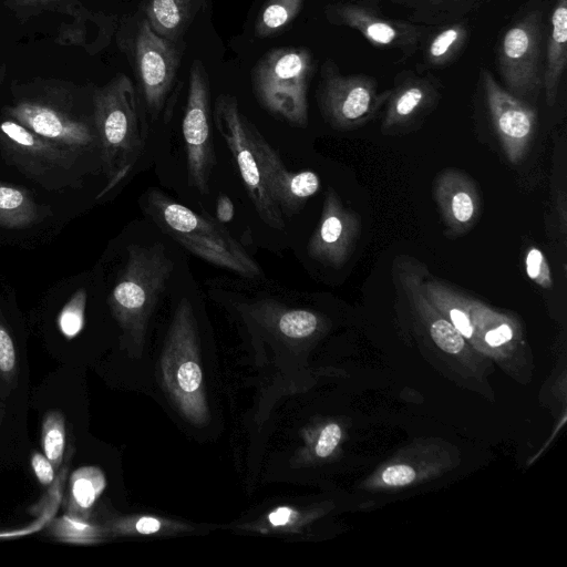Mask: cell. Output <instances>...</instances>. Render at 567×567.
Wrapping results in <instances>:
<instances>
[{"mask_svg": "<svg viewBox=\"0 0 567 567\" xmlns=\"http://www.w3.org/2000/svg\"><path fill=\"white\" fill-rule=\"evenodd\" d=\"M145 210L155 224L193 255L214 266L254 279L259 265L220 224L175 202L159 189L146 193Z\"/></svg>", "mask_w": 567, "mask_h": 567, "instance_id": "1", "label": "cell"}, {"mask_svg": "<svg viewBox=\"0 0 567 567\" xmlns=\"http://www.w3.org/2000/svg\"><path fill=\"white\" fill-rule=\"evenodd\" d=\"M315 70L313 54L305 47L269 50L251 70L259 104L290 125L307 126L308 89Z\"/></svg>", "mask_w": 567, "mask_h": 567, "instance_id": "2", "label": "cell"}, {"mask_svg": "<svg viewBox=\"0 0 567 567\" xmlns=\"http://www.w3.org/2000/svg\"><path fill=\"white\" fill-rule=\"evenodd\" d=\"M97 130L110 189L132 171L147 136L133 84L126 76H120L102 94Z\"/></svg>", "mask_w": 567, "mask_h": 567, "instance_id": "3", "label": "cell"}, {"mask_svg": "<svg viewBox=\"0 0 567 567\" xmlns=\"http://www.w3.org/2000/svg\"><path fill=\"white\" fill-rule=\"evenodd\" d=\"M173 267V260L159 243L130 247L111 295L112 306L123 322L141 324L165 290Z\"/></svg>", "mask_w": 567, "mask_h": 567, "instance_id": "4", "label": "cell"}, {"mask_svg": "<svg viewBox=\"0 0 567 567\" xmlns=\"http://www.w3.org/2000/svg\"><path fill=\"white\" fill-rule=\"evenodd\" d=\"M544 14L533 9L503 32L497 47V68L505 89L525 99L543 89Z\"/></svg>", "mask_w": 567, "mask_h": 567, "instance_id": "5", "label": "cell"}, {"mask_svg": "<svg viewBox=\"0 0 567 567\" xmlns=\"http://www.w3.org/2000/svg\"><path fill=\"white\" fill-rule=\"evenodd\" d=\"M215 125L236 161L240 177L260 219L278 230L285 229L282 213L269 195L252 148L248 118L241 113L236 96L223 93L215 101Z\"/></svg>", "mask_w": 567, "mask_h": 567, "instance_id": "6", "label": "cell"}, {"mask_svg": "<svg viewBox=\"0 0 567 567\" xmlns=\"http://www.w3.org/2000/svg\"><path fill=\"white\" fill-rule=\"evenodd\" d=\"M374 78L342 74L337 63L326 60L320 68L318 103L324 118L338 130H352L370 121L386 102Z\"/></svg>", "mask_w": 567, "mask_h": 567, "instance_id": "7", "label": "cell"}, {"mask_svg": "<svg viewBox=\"0 0 567 567\" xmlns=\"http://www.w3.org/2000/svg\"><path fill=\"white\" fill-rule=\"evenodd\" d=\"M188 183L199 193H209L216 163L210 130V86L202 61L195 60L189 72L186 109L182 123Z\"/></svg>", "mask_w": 567, "mask_h": 567, "instance_id": "8", "label": "cell"}, {"mask_svg": "<svg viewBox=\"0 0 567 567\" xmlns=\"http://www.w3.org/2000/svg\"><path fill=\"white\" fill-rule=\"evenodd\" d=\"M323 13L329 23L357 30L373 47L395 50L402 59L414 55L427 34L425 25L388 17L358 2L329 3Z\"/></svg>", "mask_w": 567, "mask_h": 567, "instance_id": "9", "label": "cell"}, {"mask_svg": "<svg viewBox=\"0 0 567 567\" xmlns=\"http://www.w3.org/2000/svg\"><path fill=\"white\" fill-rule=\"evenodd\" d=\"M135 61L147 111L156 120L176 80L181 52L176 44L157 35L144 18L136 37Z\"/></svg>", "mask_w": 567, "mask_h": 567, "instance_id": "10", "label": "cell"}, {"mask_svg": "<svg viewBox=\"0 0 567 567\" xmlns=\"http://www.w3.org/2000/svg\"><path fill=\"white\" fill-rule=\"evenodd\" d=\"M480 75L492 124L503 152L512 164H518L534 137L536 112L525 100L502 86L488 70L483 69Z\"/></svg>", "mask_w": 567, "mask_h": 567, "instance_id": "11", "label": "cell"}, {"mask_svg": "<svg viewBox=\"0 0 567 567\" xmlns=\"http://www.w3.org/2000/svg\"><path fill=\"white\" fill-rule=\"evenodd\" d=\"M248 130L258 159L265 186L280 208L287 213H296L308 198L320 188V178L312 171H288L278 153L262 137L251 121Z\"/></svg>", "mask_w": 567, "mask_h": 567, "instance_id": "12", "label": "cell"}, {"mask_svg": "<svg viewBox=\"0 0 567 567\" xmlns=\"http://www.w3.org/2000/svg\"><path fill=\"white\" fill-rule=\"evenodd\" d=\"M359 231L358 217L342 205L333 189H329L318 226L308 241V254L322 264L340 267L348 260Z\"/></svg>", "mask_w": 567, "mask_h": 567, "instance_id": "13", "label": "cell"}, {"mask_svg": "<svg viewBox=\"0 0 567 567\" xmlns=\"http://www.w3.org/2000/svg\"><path fill=\"white\" fill-rule=\"evenodd\" d=\"M441 84L431 74L404 71L388 91L383 127L391 130L415 121L430 111L440 97Z\"/></svg>", "mask_w": 567, "mask_h": 567, "instance_id": "14", "label": "cell"}, {"mask_svg": "<svg viewBox=\"0 0 567 567\" xmlns=\"http://www.w3.org/2000/svg\"><path fill=\"white\" fill-rule=\"evenodd\" d=\"M434 196L452 234L467 231L477 220L481 198L475 184L464 173L456 169L443 171L435 181Z\"/></svg>", "mask_w": 567, "mask_h": 567, "instance_id": "15", "label": "cell"}, {"mask_svg": "<svg viewBox=\"0 0 567 567\" xmlns=\"http://www.w3.org/2000/svg\"><path fill=\"white\" fill-rule=\"evenodd\" d=\"M18 114L30 131L56 145L85 147L93 143V136L85 125L49 107L24 105Z\"/></svg>", "mask_w": 567, "mask_h": 567, "instance_id": "16", "label": "cell"}, {"mask_svg": "<svg viewBox=\"0 0 567 567\" xmlns=\"http://www.w3.org/2000/svg\"><path fill=\"white\" fill-rule=\"evenodd\" d=\"M544 62L543 89L547 105L553 106L567 64V0L554 4Z\"/></svg>", "mask_w": 567, "mask_h": 567, "instance_id": "17", "label": "cell"}, {"mask_svg": "<svg viewBox=\"0 0 567 567\" xmlns=\"http://www.w3.org/2000/svg\"><path fill=\"white\" fill-rule=\"evenodd\" d=\"M207 0H145L143 10L151 29L178 44Z\"/></svg>", "mask_w": 567, "mask_h": 567, "instance_id": "18", "label": "cell"}, {"mask_svg": "<svg viewBox=\"0 0 567 567\" xmlns=\"http://www.w3.org/2000/svg\"><path fill=\"white\" fill-rule=\"evenodd\" d=\"M435 28L432 34L425 35L421 48L424 64L441 69L449 66L460 56L470 38V25L462 19Z\"/></svg>", "mask_w": 567, "mask_h": 567, "instance_id": "19", "label": "cell"}, {"mask_svg": "<svg viewBox=\"0 0 567 567\" xmlns=\"http://www.w3.org/2000/svg\"><path fill=\"white\" fill-rule=\"evenodd\" d=\"M410 11L411 22L436 27L465 19L483 0H390Z\"/></svg>", "mask_w": 567, "mask_h": 567, "instance_id": "20", "label": "cell"}, {"mask_svg": "<svg viewBox=\"0 0 567 567\" xmlns=\"http://www.w3.org/2000/svg\"><path fill=\"white\" fill-rule=\"evenodd\" d=\"M305 0H267L258 13L255 33L272 38L282 32L298 17Z\"/></svg>", "mask_w": 567, "mask_h": 567, "instance_id": "21", "label": "cell"}, {"mask_svg": "<svg viewBox=\"0 0 567 567\" xmlns=\"http://www.w3.org/2000/svg\"><path fill=\"white\" fill-rule=\"evenodd\" d=\"M0 131L17 152L31 156L39 161L54 162L59 158L60 151L48 140L37 135L19 123L4 121L0 124Z\"/></svg>", "mask_w": 567, "mask_h": 567, "instance_id": "22", "label": "cell"}, {"mask_svg": "<svg viewBox=\"0 0 567 567\" xmlns=\"http://www.w3.org/2000/svg\"><path fill=\"white\" fill-rule=\"evenodd\" d=\"M35 217L37 207L31 198L21 189L0 182V225L24 227Z\"/></svg>", "mask_w": 567, "mask_h": 567, "instance_id": "23", "label": "cell"}, {"mask_svg": "<svg viewBox=\"0 0 567 567\" xmlns=\"http://www.w3.org/2000/svg\"><path fill=\"white\" fill-rule=\"evenodd\" d=\"M104 487L102 474L96 468H81L71 483V497L74 506L90 508Z\"/></svg>", "mask_w": 567, "mask_h": 567, "instance_id": "24", "label": "cell"}, {"mask_svg": "<svg viewBox=\"0 0 567 567\" xmlns=\"http://www.w3.org/2000/svg\"><path fill=\"white\" fill-rule=\"evenodd\" d=\"M319 326L318 317L305 309H287L277 318L278 330L287 338L301 339L311 336Z\"/></svg>", "mask_w": 567, "mask_h": 567, "instance_id": "25", "label": "cell"}, {"mask_svg": "<svg viewBox=\"0 0 567 567\" xmlns=\"http://www.w3.org/2000/svg\"><path fill=\"white\" fill-rule=\"evenodd\" d=\"M65 431L63 417L59 413H50L42 427V446L45 456L52 464L59 465L64 452Z\"/></svg>", "mask_w": 567, "mask_h": 567, "instance_id": "26", "label": "cell"}, {"mask_svg": "<svg viewBox=\"0 0 567 567\" xmlns=\"http://www.w3.org/2000/svg\"><path fill=\"white\" fill-rule=\"evenodd\" d=\"M429 330L432 340L444 352L456 354L463 350L465 346L464 337L446 318Z\"/></svg>", "mask_w": 567, "mask_h": 567, "instance_id": "27", "label": "cell"}, {"mask_svg": "<svg viewBox=\"0 0 567 567\" xmlns=\"http://www.w3.org/2000/svg\"><path fill=\"white\" fill-rule=\"evenodd\" d=\"M526 274L530 280L542 288L553 287L551 271L542 250L532 247L525 258Z\"/></svg>", "mask_w": 567, "mask_h": 567, "instance_id": "28", "label": "cell"}, {"mask_svg": "<svg viewBox=\"0 0 567 567\" xmlns=\"http://www.w3.org/2000/svg\"><path fill=\"white\" fill-rule=\"evenodd\" d=\"M84 295L79 293L62 310L59 317V326L68 338L75 337L83 327Z\"/></svg>", "mask_w": 567, "mask_h": 567, "instance_id": "29", "label": "cell"}, {"mask_svg": "<svg viewBox=\"0 0 567 567\" xmlns=\"http://www.w3.org/2000/svg\"><path fill=\"white\" fill-rule=\"evenodd\" d=\"M176 378L183 391L195 392L202 382V371L194 361H185L179 365Z\"/></svg>", "mask_w": 567, "mask_h": 567, "instance_id": "30", "label": "cell"}, {"mask_svg": "<svg viewBox=\"0 0 567 567\" xmlns=\"http://www.w3.org/2000/svg\"><path fill=\"white\" fill-rule=\"evenodd\" d=\"M341 439V429L338 424L331 423L323 427L316 445V454L320 457L329 456Z\"/></svg>", "mask_w": 567, "mask_h": 567, "instance_id": "31", "label": "cell"}, {"mask_svg": "<svg viewBox=\"0 0 567 567\" xmlns=\"http://www.w3.org/2000/svg\"><path fill=\"white\" fill-rule=\"evenodd\" d=\"M415 476V471L411 466L398 464L383 471L382 481L389 486H404L412 483Z\"/></svg>", "mask_w": 567, "mask_h": 567, "instance_id": "32", "label": "cell"}, {"mask_svg": "<svg viewBox=\"0 0 567 567\" xmlns=\"http://www.w3.org/2000/svg\"><path fill=\"white\" fill-rule=\"evenodd\" d=\"M16 350L10 334L0 326V371L4 374L13 372Z\"/></svg>", "mask_w": 567, "mask_h": 567, "instance_id": "33", "label": "cell"}, {"mask_svg": "<svg viewBox=\"0 0 567 567\" xmlns=\"http://www.w3.org/2000/svg\"><path fill=\"white\" fill-rule=\"evenodd\" d=\"M513 328L505 320L488 329L484 336L485 342L491 347H499L513 339Z\"/></svg>", "mask_w": 567, "mask_h": 567, "instance_id": "34", "label": "cell"}, {"mask_svg": "<svg viewBox=\"0 0 567 567\" xmlns=\"http://www.w3.org/2000/svg\"><path fill=\"white\" fill-rule=\"evenodd\" d=\"M31 465L40 483H42L43 485H48L53 481V465L47 456L40 453H34L32 455Z\"/></svg>", "mask_w": 567, "mask_h": 567, "instance_id": "35", "label": "cell"}, {"mask_svg": "<svg viewBox=\"0 0 567 567\" xmlns=\"http://www.w3.org/2000/svg\"><path fill=\"white\" fill-rule=\"evenodd\" d=\"M235 207L231 199L227 195H220L216 203V218L221 224L233 220Z\"/></svg>", "mask_w": 567, "mask_h": 567, "instance_id": "36", "label": "cell"}, {"mask_svg": "<svg viewBox=\"0 0 567 567\" xmlns=\"http://www.w3.org/2000/svg\"><path fill=\"white\" fill-rule=\"evenodd\" d=\"M159 522L152 517H142L136 523V529L142 534L155 533L159 529Z\"/></svg>", "mask_w": 567, "mask_h": 567, "instance_id": "37", "label": "cell"}, {"mask_svg": "<svg viewBox=\"0 0 567 567\" xmlns=\"http://www.w3.org/2000/svg\"><path fill=\"white\" fill-rule=\"evenodd\" d=\"M291 509L288 507H280L269 515V520L274 526H281L289 522Z\"/></svg>", "mask_w": 567, "mask_h": 567, "instance_id": "38", "label": "cell"}, {"mask_svg": "<svg viewBox=\"0 0 567 567\" xmlns=\"http://www.w3.org/2000/svg\"><path fill=\"white\" fill-rule=\"evenodd\" d=\"M64 523H65L64 529L69 530L65 533L68 536L72 537V538H79V535L81 538V534L85 533V530L89 528L85 524L78 522L75 519L64 520Z\"/></svg>", "mask_w": 567, "mask_h": 567, "instance_id": "39", "label": "cell"}]
</instances>
